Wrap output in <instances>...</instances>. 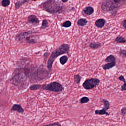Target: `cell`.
<instances>
[{"instance_id":"cell-13","label":"cell","mask_w":126,"mask_h":126,"mask_svg":"<svg viewBox=\"0 0 126 126\" xmlns=\"http://www.w3.org/2000/svg\"><path fill=\"white\" fill-rule=\"evenodd\" d=\"M95 115H105L107 116H109V114L106 112V111L104 109L101 110H95Z\"/></svg>"},{"instance_id":"cell-9","label":"cell","mask_w":126,"mask_h":126,"mask_svg":"<svg viewBox=\"0 0 126 126\" xmlns=\"http://www.w3.org/2000/svg\"><path fill=\"white\" fill-rule=\"evenodd\" d=\"M105 23V20L103 19H100L96 21L95 24L98 28H101L103 27Z\"/></svg>"},{"instance_id":"cell-4","label":"cell","mask_w":126,"mask_h":126,"mask_svg":"<svg viewBox=\"0 0 126 126\" xmlns=\"http://www.w3.org/2000/svg\"><path fill=\"white\" fill-rule=\"evenodd\" d=\"M42 88L46 90L55 92H61L64 89L62 85L56 82H52L47 85H43Z\"/></svg>"},{"instance_id":"cell-21","label":"cell","mask_w":126,"mask_h":126,"mask_svg":"<svg viewBox=\"0 0 126 126\" xmlns=\"http://www.w3.org/2000/svg\"><path fill=\"white\" fill-rule=\"evenodd\" d=\"M68 59V58L65 55L61 57L60 58V64L62 65H64L65 64L67 61Z\"/></svg>"},{"instance_id":"cell-24","label":"cell","mask_w":126,"mask_h":126,"mask_svg":"<svg viewBox=\"0 0 126 126\" xmlns=\"http://www.w3.org/2000/svg\"><path fill=\"white\" fill-rule=\"evenodd\" d=\"M72 22L70 21H66L63 23L62 24V26L63 27H65V28H68V27H70L72 26Z\"/></svg>"},{"instance_id":"cell-32","label":"cell","mask_w":126,"mask_h":126,"mask_svg":"<svg viewBox=\"0 0 126 126\" xmlns=\"http://www.w3.org/2000/svg\"><path fill=\"white\" fill-rule=\"evenodd\" d=\"M32 0V1H37V0Z\"/></svg>"},{"instance_id":"cell-10","label":"cell","mask_w":126,"mask_h":126,"mask_svg":"<svg viewBox=\"0 0 126 126\" xmlns=\"http://www.w3.org/2000/svg\"><path fill=\"white\" fill-rule=\"evenodd\" d=\"M83 11L87 15H91L94 12V9L91 6H88L83 9Z\"/></svg>"},{"instance_id":"cell-6","label":"cell","mask_w":126,"mask_h":126,"mask_svg":"<svg viewBox=\"0 0 126 126\" xmlns=\"http://www.w3.org/2000/svg\"><path fill=\"white\" fill-rule=\"evenodd\" d=\"M100 80L96 78H91L86 80L83 84V86L86 90H91L99 85Z\"/></svg>"},{"instance_id":"cell-12","label":"cell","mask_w":126,"mask_h":126,"mask_svg":"<svg viewBox=\"0 0 126 126\" xmlns=\"http://www.w3.org/2000/svg\"><path fill=\"white\" fill-rule=\"evenodd\" d=\"M102 102L104 104L103 109L107 111V110L109 109V107H110V103H109V101L106 99H103L102 100Z\"/></svg>"},{"instance_id":"cell-30","label":"cell","mask_w":126,"mask_h":126,"mask_svg":"<svg viewBox=\"0 0 126 126\" xmlns=\"http://www.w3.org/2000/svg\"><path fill=\"white\" fill-rule=\"evenodd\" d=\"M122 24L123 27H124L125 29H126V20L123 21L122 23Z\"/></svg>"},{"instance_id":"cell-7","label":"cell","mask_w":126,"mask_h":126,"mask_svg":"<svg viewBox=\"0 0 126 126\" xmlns=\"http://www.w3.org/2000/svg\"><path fill=\"white\" fill-rule=\"evenodd\" d=\"M27 20L29 23L33 25H38L39 24L40 20L39 19L34 15H30L27 18Z\"/></svg>"},{"instance_id":"cell-2","label":"cell","mask_w":126,"mask_h":126,"mask_svg":"<svg viewBox=\"0 0 126 126\" xmlns=\"http://www.w3.org/2000/svg\"><path fill=\"white\" fill-rule=\"evenodd\" d=\"M69 51L70 46L69 45L66 44L61 45L57 49L53 51L51 54L47 62V67L49 70H52V64L56 58L63 54L68 53Z\"/></svg>"},{"instance_id":"cell-23","label":"cell","mask_w":126,"mask_h":126,"mask_svg":"<svg viewBox=\"0 0 126 126\" xmlns=\"http://www.w3.org/2000/svg\"><path fill=\"white\" fill-rule=\"evenodd\" d=\"M74 80L75 83L79 84L81 80V77L79 75H75L74 76Z\"/></svg>"},{"instance_id":"cell-27","label":"cell","mask_w":126,"mask_h":126,"mask_svg":"<svg viewBox=\"0 0 126 126\" xmlns=\"http://www.w3.org/2000/svg\"><path fill=\"white\" fill-rule=\"evenodd\" d=\"M121 115L123 117L125 116L126 115V107H123L122 108L120 112Z\"/></svg>"},{"instance_id":"cell-3","label":"cell","mask_w":126,"mask_h":126,"mask_svg":"<svg viewBox=\"0 0 126 126\" xmlns=\"http://www.w3.org/2000/svg\"><path fill=\"white\" fill-rule=\"evenodd\" d=\"M126 3V0H104L101 5V9L104 11H111Z\"/></svg>"},{"instance_id":"cell-26","label":"cell","mask_w":126,"mask_h":126,"mask_svg":"<svg viewBox=\"0 0 126 126\" xmlns=\"http://www.w3.org/2000/svg\"><path fill=\"white\" fill-rule=\"evenodd\" d=\"M89 100H90V99L88 97H83L81 98L80 101L81 103L83 104L88 103L89 101Z\"/></svg>"},{"instance_id":"cell-22","label":"cell","mask_w":126,"mask_h":126,"mask_svg":"<svg viewBox=\"0 0 126 126\" xmlns=\"http://www.w3.org/2000/svg\"><path fill=\"white\" fill-rule=\"evenodd\" d=\"M48 26H49V23L47 21L46 19L43 20L40 29H45Z\"/></svg>"},{"instance_id":"cell-14","label":"cell","mask_w":126,"mask_h":126,"mask_svg":"<svg viewBox=\"0 0 126 126\" xmlns=\"http://www.w3.org/2000/svg\"><path fill=\"white\" fill-rule=\"evenodd\" d=\"M29 0H23L22 1H18L15 3V8L16 9H19L22 5L26 2H29Z\"/></svg>"},{"instance_id":"cell-25","label":"cell","mask_w":126,"mask_h":126,"mask_svg":"<svg viewBox=\"0 0 126 126\" xmlns=\"http://www.w3.org/2000/svg\"><path fill=\"white\" fill-rule=\"evenodd\" d=\"M10 0H2L1 2V5L3 7H6L10 5Z\"/></svg>"},{"instance_id":"cell-11","label":"cell","mask_w":126,"mask_h":126,"mask_svg":"<svg viewBox=\"0 0 126 126\" xmlns=\"http://www.w3.org/2000/svg\"><path fill=\"white\" fill-rule=\"evenodd\" d=\"M116 61L109 63L103 66V69L105 70L113 68V67H115L116 66Z\"/></svg>"},{"instance_id":"cell-17","label":"cell","mask_w":126,"mask_h":126,"mask_svg":"<svg viewBox=\"0 0 126 126\" xmlns=\"http://www.w3.org/2000/svg\"><path fill=\"white\" fill-rule=\"evenodd\" d=\"M101 45L100 43H96L95 42H91L89 45L90 48L93 49H96L100 48Z\"/></svg>"},{"instance_id":"cell-31","label":"cell","mask_w":126,"mask_h":126,"mask_svg":"<svg viewBox=\"0 0 126 126\" xmlns=\"http://www.w3.org/2000/svg\"><path fill=\"white\" fill-rule=\"evenodd\" d=\"M68 1V0H62V1L63 3L67 2Z\"/></svg>"},{"instance_id":"cell-1","label":"cell","mask_w":126,"mask_h":126,"mask_svg":"<svg viewBox=\"0 0 126 126\" xmlns=\"http://www.w3.org/2000/svg\"><path fill=\"white\" fill-rule=\"evenodd\" d=\"M39 7L44 10L52 14L62 13L65 10L63 5L55 0H47L41 3Z\"/></svg>"},{"instance_id":"cell-16","label":"cell","mask_w":126,"mask_h":126,"mask_svg":"<svg viewBox=\"0 0 126 126\" xmlns=\"http://www.w3.org/2000/svg\"><path fill=\"white\" fill-rule=\"evenodd\" d=\"M118 79L121 81H123L124 82V84L121 87V90L122 91L126 90V82L125 79L124 77L123 76L121 75L119 77Z\"/></svg>"},{"instance_id":"cell-8","label":"cell","mask_w":126,"mask_h":126,"mask_svg":"<svg viewBox=\"0 0 126 126\" xmlns=\"http://www.w3.org/2000/svg\"><path fill=\"white\" fill-rule=\"evenodd\" d=\"M11 111H17L19 113L23 114L24 110L20 104H15L13 105L11 109Z\"/></svg>"},{"instance_id":"cell-29","label":"cell","mask_w":126,"mask_h":126,"mask_svg":"<svg viewBox=\"0 0 126 126\" xmlns=\"http://www.w3.org/2000/svg\"><path fill=\"white\" fill-rule=\"evenodd\" d=\"M43 126H62V125L59 122H54L53 123L46 125Z\"/></svg>"},{"instance_id":"cell-20","label":"cell","mask_w":126,"mask_h":126,"mask_svg":"<svg viewBox=\"0 0 126 126\" xmlns=\"http://www.w3.org/2000/svg\"><path fill=\"white\" fill-rule=\"evenodd\" d=\"M115 41L117 43H124L126 42V39L124 37L122 36H118L115 39Z\"/></svg>"},{"instance_id":"cell-28","label":"cell","mask_w":126,"mask_h":126,"mask_svg":"<svg viewBox=\"0 0 126 126\" xmlns=\"http://www.w3.org/2000/svg\"><path fill=\"white\" fill-rule=\"evenodd\" d=\"M119 54L123 58H126V50L121 49L119 51Z\"/></svg>"},{"instance_id":"cell-15","label":"cell","mask_w":126,"mask_h":126,"mask_svg":"<svg viewBox=\"0 0 126 126\" xmlns=\"http://www.w3.org/2000/svg\"><path fill=\"white\" fill-rule=\"evenodd\" d=\"M88 21L85 19L81 18L79 19L77 21V24L80 26H84L87 24Z\"/></svg>"},{"instance_id":"cell-19","label":"cell","mask_w":126,"mask_h":126,"mask_svg":"<svg viewBox=\"0 0 126 126\" xmlns=\"http://www.w3.org/2000/svg\"><path fill=\"white\" fill-rule=\"evenodd\" d=\"M105 60L106 62H112L116 61V59L114 55H111L108 56Z\"/></svg>"},{"instance_id":"cell-18","label":"cell","mask_w":126,"mask_h":126,"mask_svg":"<svg viewBox=\"0 0 126 126\" xmlns=\"http://www.w3.org/2000/svg\"><path fill=\"white\" fill-rule=\"evenodd\" d=\"M42 86H43V85L36 84V85L31 86L29 88V89L31 90H39V89L42 88Z\"/></svg>"},{"instance_id":"cell-5","label":"cell","mask_w":126,"mask_h":126,"mask_svg":"<svg viewBox=\"0 0 126 126\" xmlns=\"http://www.w3.org/2000/svg\"><path fill=\"white\" fill-rule=\"evenodd\" d=\"M33 32L32 31H28L25 32H21L17 34L16 37V39L18 41L25 40L27 42L30 44H34L36 42L34 39H31L32 34Z\"/></svg>"}]
</instances>
